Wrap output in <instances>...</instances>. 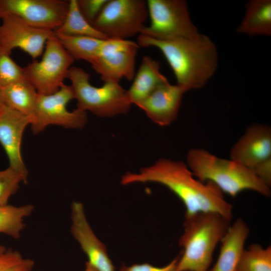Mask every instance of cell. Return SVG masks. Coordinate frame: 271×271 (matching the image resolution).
<instances>
[{"instance_id":"9","label":"cell","mask_w":271,"mask_h":271,"mask_svg":"<svg viewBox=\"0 0 271 271\" xmlns=\"http://www.w3.org/2000/svg\"><path fill=\"white\" fill-rule=\"evenodd\" d=\"M74 99L71 85L64 84L56 92L39 94L30 125L35 134L43 131L50 125L69 128H81L87 122L86 112L76 108L70 111L67 104Z\"/></svg>"},{"instance_id":"31","label":"cell","mask_w":271,"mask_h":271,"mask_svg":"<svg viewBox=\"0 0 271 271\" xmlns=\"http://www.w3.org/2000/svg\"><path fill=\"white\" fill-rule=\"evenodd\" d=\"M6 105L5 104L2 98V97L0 92V114L3 111V110L6 107Z\"/></svg>"},{"instance_id":"11","label":"cell","mask_w":271,"mask_h":271,"mask_svg":"<svg viewBox=\"0 0 271 271\" xmlns=\"http://www.w3.org/2000/svg\"><path fill=\"white\" fill-rule=\"evenodd\" d=\"M69 1L0 0V19L12 15L37 28L55 31L64 22Z\"/></svg>"},{"instance_id":"20","label":"cell","mask_w":271,"mask_h":271,"mask_svg":"<svg viewBox=\"0 0 271 271\" xmlns=\"http://www.w3.org/2000/svg\"><path fill=\"white\" fill-rule=\"evenodd\" d=\"M0 92L7 106L27 116L31 121L39 94L28 79L0 87Z\"/></svg>"},{"instance_id":"16","label":"cell","mask_w":271,"mask_h":271,"mask_svg":"<svg viewBox=\"0 0 271 271\" xmlns=\"http://www.w3.org/2000/svg\"><path fill=\"white\" fill-rule=\"evenodd\" d=\"M185 92L182 87L168 81L159 86L137 106L155 123L168 125L176 119Z\"/></svg>"},{"instance_id":"18","label":"cell","mask_w":271,"mask_h":271,"mask_svg":"<svg viewBox=\"0 0 271 271\" xmlns=\"http://www.w3.org/2000/svg\"><path fill=\"white\" fill-rule=\"evenodd\" d=\"M160 63L149 56H145L127 90L131 103L137 106L161 85L168 82L160 72Z\"/></svg>"},{"instance_id":"29","label":"cell","mask_w":271,"mask_h":271,"mask_svg":"<svg viewBox=\"0 0 271 271\" xmlns=\"http://www.w3.org/2000/svg\"><path fill=\"white\" fill-rule=\"evenodd\" d=\"M178 257L172 260L166 265L158 267L148 263H136L130 265H122L118 271H177Z\"/></svg>"},{"instance_id":"7","label":"cell","mask_w":271,"mask_h":271,"mask_svg":"<svg viewBox=\"0 0 271 271\" xmlns=\"http://www.w3.org/2000/svg\"><path fill=\"white\" fill-rule=\"evenodd\" d=\"M149 16L143 0H108L93 23L108 39H127L140 34Z\"/></svg>"},{"instance_id":"24","label":"cell","mask_w":271,"mask_h":271,"mask_svg":"<svg viewBox=\"0 0 271 271\" xmlns=\"http://www.w3.org/2000/svg\"><path fill=\"white\" fill-rule=\"evenodd\" d=\"M235 271H271V247L258 244L244 249Z\"/></svg>"},{"instance_id":"1","label":"cell","mask_w":271,"mask_h":271,"mask_svg":"<svg viewBox=\"0 0 271 271\" xmlns=\"http://www.w3.org/2000/svg\"><path fill=\"white\" fill-rule=\"evenodd\" d=\"M139 183H155L168 188L184 205L185 215L213 212L232 218V205L221 190L211 182L198 180L182 161L160 159L139 173L127 172L121 179L123 185Z\"/></svg>"},{"instance_id":"32","label":"cell","mask_w":271,"mask_h":271,"mask_svg":"<svg viewBox=\"0 0 271 271\" xmlns=\"http://www.w3.org/2000/svg\"><path fill=\"white\" fill-rule=\"evenodd\" d=\"M84 271H98V270L96 269L95 268H94L93 267H92L88 263L86 262L85 269Z\"/></svg>"},{"instance_id":"2","label":"cell","mask_w":271,"mask_h":271,"mask_svg":"<svg viewBox=\"0 0 271 271\" xmlns=\"http://www.w3.org/2000/svg\"><path fill=\"white\" fill-rule=\"evenodd\" d=\"M137 43L140 47L159 49L171 67L177 84L186 91L204 86L217 67L216 46L204 34L194 39L167 41L139 34Z\"/></svg>"},{"instance_id":"3","label":"cell","mask_w":271,"mask_h":271,"mask_svg":"<svg viewBox=\"0 0 271 271\" xmlns=\"http://www.w3.org/2000/svg\"><path fill=\"white\" fill-rule=\"evenodd\" d=\"M230 220L213 212L185 215L179 240L183 252L177 271H208L214 250L230 226Z\"/></svg>"},{"instance_id":"8","label":"cell","mask_w":271,"mask_h":271,"mask_svg":"<svg viewBox=\"0 0 271 271\" xmlns=\"http://www.w3.org/2000/svg\"><path fill=\"white\" fill-rule=\"evenodd\" d=\"M40 61L34 60L24 68L28 80L39 94H50L64 84L74 59L56 35L47 42Z\"/></svg>"},{"instance_id":"33","label":"cell","mask_w":271,"mask_h":271,"mask_svg":"<svg viewBox=\"0 0 271 271\" xmlns=\"http://www.w3.org/2000/svg\"><path fill=\"white\" fill-rule=\"evenodd\" d=\"M7 248L5 246L3 245L0 244V255L2 253H3L4 252H5L7 250Z\"/></svg>"},{"instance_id":"28","label":"cell","mask_w":271,"mask_h":271,"mask_svg":"<svg viewBox=\"0 0 271 271\" xmlns=\"http://www.w3.org/2000/svg\"><path fill=\"white\" fill-rule=\"evenodd\" d=\"M108 1L77 0V4L82 16L92 25Z\"/></svg>"},{"instance_id":"17","label":"cell","mask_w":271,"mask_h":271,"mask_svg":"<svg viewBox=\"0 0 271 271\" xmlns=\"http://www.w3.org/2000/svg\"><path fill=\"white\" fill-rule=\"evenodd\" d=\"M249 232L248 226L241 218L230 225L220 241L221 245L218 258L208 271H235L245 249Z\"/></svg>"},{"instance_id":"10","label":"cell","mask_w":271,"mask_h":271,"mask_svg":"<svg viewBox=\"0 0 271 271\" xmlns=\"http://www.w3.org/2000/svg\"><path fill=\"white\" fill-rule=\"evenodd\" d=\"M140 46L127 39L105 40L97 56L90 63L104 82L131 81L135 75L136 58Z\"/></svg>"},{"instance_id":"26","label":"cell","mask_w":271,"mask_h":271,"mask_svg":"<svg viewBox=\"0 0 271 271\" xmlns=\"http://www.w3.org/2000/svg\"><path fill=\"white\" fill-rule=\"evenodd\" d=\"M21 182L27 181L23 175L9 167L0 171V205L8 204L10 198L19 189Z\"/></svg>"},{"instance_id":"27","label":"cell","mask_w":271,"mask_h":271,"mask_svg":"<svg viewBox=\"0 0 271 271\" xmlns=\"http://www.w3.org/2000/svg\"><path fill=\"white\" fill-rule=\"evenodd\" d=\"M34 261L18 251L7 249L0 255V271H31Z\"/></svg>"},{"instance_id":"23","label":"cell","mask_w":271,"mask_h":271,"mask_svg":"<svg viewBox=\"0 0 271 271\" xmlns=\"http://www.w3.org/2000/svg\"><path fill=\"white\" fill-rule=\"evenodd\" d=\"M34 209L32 204L0 205V233L19 238L26 225L25 218L33 213Z\"/></svg>"},{"instance_id":"5","label":"cell","mask_w":271,"mask_h":271,"mask_svg":"<svg viewBox=\"0 0 271 271\" xmlns=\"http://www.w3.org/2000/svg\"><path fill=\"white\" fill-rule=\"evenodd\" d=\"M90 76L79 67H71L68 70L66 78L71 82L77 108L101 117H111L128 111L132 104L127 90L119 83L106 81L96 87L90 84Z\"/></svg>"},{"instance_id":"13","label":"cell","mask_w":271,"mask_h":271,"mask_svg":"<svg viewBox=\"0 0 271 271\" xmlns=\"http://www.w3.org/2000/svg\"><path fill=\"white\" fill-rule=\"evenodd\" d=\"M71 232L88 258L87 262L98 271H115L104 244L97 238L87 221L83 204L71 205Z\"/></svg>"},{"instance_id":"15","label":"cell","mask_w":271,"mask_h":271,"mask_svg":"<svg viewBox=\"0 0 271 271\" xmlns=\"http://www.w3.org/2000/svg\"><path fill=\"white\" fill-rule=\"evenodd\" d=\"M231 159L252 170L271 158V129L264 124H253L230 151Z\"/></svg>"},{"instance_id":"6","label":"cell","mask_w":271,"mask_h":271,"mask_svg":"<svg viewBox=\"0 0 271 271\" xmlns=\"http://www.w3.org/2000/svg\"><path fill=\"white\" fill-rule=\"evenodd\" d=\"M147 4L150 24L144 26L140 34L165 41L194 39L200 35L186 1L148 0Z\"/></svg>"},{"instance_id":"14","label":"cell","mask_w":271,"mask_h":271,"mask_svg":"<svg viewBox=\"0 0 271 271\" xmlns=\"http://www.w3.org/2000/svg\"><path fill=\"white\" fill-rule=\"evenodd\" d=\"M30 118L6 105L0 114V143L8 157L11 168L21 173L27 181L28 170L21 152L25 129Z\"/></svg>"},{"instance_id":"22","label":"cell","mask_w":271,"mask_h":271,"mask_svg":"<svg viewBox=\"0 0 271 271\" xmlns=\"http://www.w3.org/2000/svg\"><path fill=\"white\" fill-rule=\"evenodd\" d=\"M55 32L67 35L87 36L99 39H108L103 33L95 28L82 16L78 8L77 0L69 1L65 19Z\"/></svg>"},{"instance_id":"12","label":"cell","mask_w":271,"mask_h":271,"mask_svg":"<svg viewBox=\"0 0 271 271\" xmlns=\"http://www.w3.org/2000/svg\"><path fill=\"white\" fill-rule=\"evenodd\" d=\"M0 19V47L10 53L19 48L35 60L43 54L48 40L55 35V31L36 28L14 16H4Z\"/></svg>"},{"instance_id":"19","label":"cell","mask_w":271,"mask_h":271,"mask_svg":"<svg viewBox=\"0 0 271 271\" xmlns=\"http://www.w3.org/2000/svg\"><path fill=\"white\" fill-rule=\"evenodd\" d=\"M237 31L249 36H270L271 1L251 0L248 2Z\"/></svg>"},{"instance_id":"21","label":"cell","mask_w":271,"mask_h":271,"mask_svg":"<svg viewBox=\"0 0 271 271\" xmlns=\"http://www.w3.org/2000/svg\"><path fill=\"white\" fill-rule=\"evenodd\" d=\"M55 33L59 41L74 60H83L90 63L97 56L105 40Z\"/></svg>"},{"instance_id":"30","label":"cell","mask_w":271,"mask_h":271,"mask_svg":"<svg viewBox=\"0 0 271 271\" xmlns=\"http://www.w3.org/2000/svg\"><path fill=\"white\" fill-rule=\"evenodd\" d=\"M264 184L269 187L271 184V158L256 165L251 170Z\"/></svg>"},{"instance_id":"25","label":"cell","mask_w":271,"mask_h":271,"mask_svg":"<svg viewBox=\"0 0 271 271\" xmlns=\"http://www.w3.org/2000/svg\"><path fill=\"white\" fill-rule=\"evenodd\" d=\"M10 55L0 47V87L27 79L24 68L18 65Z\"/></svg>"},{"instance_id":"4","label":"cell","mask_w":271,"mask_h":271,"mask_svg":"<svg viewBox=\"0 0 271 271\" xmlns=\"http://www.w3.org/2000/svg\"><path fill=\"white\" fill-rule=\"evenodd\" d=\"M187 166L202 182H210L222 193L234 197L244 190L268 197L269 187L250 169L230 159L220 158L201 149H192L187 155Z\"/></svg>"}]
</instances>
